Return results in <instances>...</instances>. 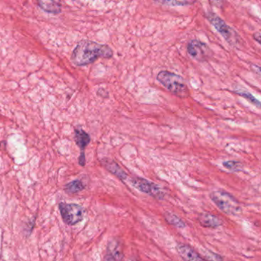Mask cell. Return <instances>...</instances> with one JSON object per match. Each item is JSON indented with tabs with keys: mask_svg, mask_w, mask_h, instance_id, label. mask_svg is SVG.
Returning a JSON list of instances; mask_svg holds the SVG:
<instances>
[{
	"mask_svg": "<svg viewBox=\"0 0 261 261\" xmlns=\"http://www.w3.org/2000/svg\"><path fill=\"white\" fill-rule=\"evenodd\" d=\"M114 51L111 47L90 40H83L77 44L73 51L71 60L77 66H85L95 62L99 58L111 59Z\"/></svg>",
	"mask_w": 261,
	"mask_h": 261,
	"instance_id": "1",
	"label": "cell"
},
{
	"mask_svg": "<svg viewBox=\"0 0 261 261\" xmlns=\"http://www.w3.org/2000/svg\"><path fill=\"white\" fill-rule=\"evenodd\" d=\"M156 80L171 94L186 98L189 95V88L181 76L169 71H161L156 76Z\"/></svg>",
	"mask_w": 261,
	"mask_h": 261,
	"instance_id": "2",
	"label": "cell"
},
{
	"mask_svg": "<svg viewBox=\"0 0 261 261\" xmlns=\"http://www.w3.org/2000/svg\"><path fill=\"white\" fill-rule=\"evenodd\" d=\"M210 197L217 207L227 215H237L241 212L238 200L227 192L215 191L211 193Z\"/></svg>",
	"mask_w": 261,
	"mask_h": 261,
	"instance_id": "3",
	"label": "cell"
},
{
	"mask_svg": "<svg viewBox=\"0 0 261 261\" xmlns=\"http://www.w3.org/2000/svg\"><path fill=\"white\" fill-rule=\"evenodd\" d=\"M207 20L213 25L214 28L222 36V37L232 46H238L241 42V38L236 31L229 27L221 17L213 12L207 14Z\"/></svg>",
	"mask_w": 261,
	"mask_h": 261,
	"instance_id": "4",
	"label": "cell"
},
{
	"mask_svg": "<svg viewBox=\"0 0 261 261\" xmlns=\"http://www.w3.org/2000/svg\"><path fill=\"white\" fill-rule=\"evenodd\" d=\"M187 53L198 62H204L212 56V51L207 44L198 39H192L187 45Z\"/></svg>",
	"mask_w": 261,
	"mask_h": 261,
	"instance_id": "5",
	"label": "cell"
},
{
	"mask_svg": "<svg viewBox=\"0 0 261 261\" xmlns=\"http://www.w3.org/2000/svg\"><path fill=\"white\" fill-rule=\"evenodd\" d=\"M63 221L73 225L80 222L84 217V210L81 206L74 204L62 203L59 206Z\"/></svg>",
	"mask_w": 261,
	"mask_h": 261,
	"instance_id": "6",
	"label": "cell"
},
{
	"mask_svg": "<svg viewBox=\"0 0 261 261\" xmlns=\"http://www.w3.org/2000/svg\"><path fill=\"white\" fill-rule=\"evenodd\" d=\"M130 181L134 188L143 193L152 195V197H155L158 199H162L164 197V194L155 183L151 182V181H148L145 178H140V177L132 178Z\"/></svg>",
	"mask_w": 261,
	"mask_h": 261,
	"instance_id": "7",
	"label": "cell"
},
{
	"mask_svg": "<svg viewBox=\"0 0 261 261\" xmlns=\"http://www.w3.org/2000/svg\"><path fill=\"white\" fill-rule=\"evenodd\" d=\"M123 257V247L120 241L114 240L110 242L105 261H122Z\"/></svg>",
	"mask_w": 261,
	"mask_h": 261,
	"instance_id": "8",
	"label": "cell"
},
{
	"mask_svg": "<svg viewBox=\"0 0 261 261\" xmlns=\"http://www.w3.org/2000/svg\"><path fill=\"white\" fill-rule=\"evenodd\" d=\"M77 146L82 149V156L80 157V164L84 166L85 164V154H84V149H85L87 146L91 142V137L89 134H87L85 130L82 129H75V137H74Z\"/></svg>",
	"mask_w": 261,
	"mask_h": 261,
	"instance_id": "9",
	"label": "cell"
},
{
	"mask_svg": "<svg viewBox=\"0 0 261 261\" xmlns=\"http://www.w3.org/2000/svg\"><path fill=\"white\" fill-rule=\"evenodd\" d=\"M177 250L184 261H204L192 247L186 244L177 246Z\"/></svg>",
	"mask_w": 261,
	"mask_h": 261,
	"instance_id": "10",
	"label": "cell"
},
{
	"mask_svg": "<svg viewBox=\"0 0 261 261\" xmlns=\"http://www.w3.org/2000/svg\"><path fill=\"white\" fill-rule=\"evenodd\" d=\"M198 221L201 226L208 228H216L222 224V221L218 217L206 212L199 215Z\"/></svg>",
	"mask_w": 261,
	"mask_h": 261,
	"instance_id": "11",
	"label": "cell"
},
{
	"mask_svg": "<svg viewBox=\"0 0 261 261\" xmlns=\"http://www.w3.org/2000/svg\"><path fill=\"white\" fill-rule=\"evenodd\" d=\"M102 162H103V166L106 167L108 171H110L111 173L114 174L122 181H124L127 178V175H126V172L121 169V167L116 162L108 160V159L103 160Z\"/></svg>",
	"mask_w": 261,
	"mask_h": 261,
	"instance_id": "12",
	"label": "cell"
},
{
	"mask_svg": "<svg viewBox=\"0 0 261 261\" xmlns=\"http://www.w3.org/2000/svg\"><path fill=\"white\" fill-rule=\"evenodd\" d=\"M166 221L171 225H173L174 227L177 228H184L186 227V224L179 217L175 215V214L171 213V212H166L164 215Z\"/></svg>",
	"mask_w": 261,
	"mask_h": 261,
	"instance_id": "13",
	"label": "cell"
},
{
	"mask_svg": "<svg viewBox=\"0 0 261 261\" xmlns=\"http://www.w3.org/2000/svg\"><path fill=\"white\" fill-rule=\"evenodd\" d=\"M39 7L50 13H59L61 12V7L59 4L54 1H40L39 2Z\"/></svg>",
	"mask_w": 261,
	"mask_h": 261,
	"instance_id": "14",
	"label": "cell"
},
{
	"mask_svg": "<svg viewBox=\"0 0 261 261\" xmlns=\"http://www.w3.org/2000/svg\"><path fill=\"white\" fill-rule=\"evenodd\" d=\"M234 93L244 97L246 100H248L250 103H251L252 105L257 107L258 108H260V101L257 100V99H256L253 94H250V92H247V91H235Z\"/></svg>",
	"mask_w": 261,
	"mask_h": 261,
	"instance_id": "15",
	"label": "cell"
},
{
	"mask_svg": "<svg viewBox=\"0 0 261 261\" xmlns=\"http://www.w3.org/2000/svg\"><path fill=\"white\" fill-rule=\"evenodd\" d=\"M223 166L228 170L233 171V172H239L242 170L243 166L239 162L237 161H226L223 163Z\"/></svg>",
	"mask_w": 261,
	"mask_h": 261,
	"instance_id": "16",
	"label": "cell"
},
{
	"mask_svg": "<svg viewBox=\"0 0 261 261\" xmlns=\"http://www.w3.org/2000/svg\"><path fill=\"white\" fill-rule=\"evenodd\" d=\"M158 3L165 4V5L171 6V7H182V6L194 4L195 2H193V1H162V2Z\"/></svg>",
	"mask_w": 261,
	"mask_h": 261,
	"instance_id": "17",
	"label": "cell"
},
{
	"mask_svg": "<svg viewBox=\"0 0 261 261\" xmlns=\"http://www.w3.org/2000/svg\"><path fill=\"white\" fill-rule=\"evenodd\" d=\"M67 189L71 192H77L79 191L82 190L84 189L83 184L82 181L76 180V181H72V182L69 183L67 186Z\"/></svg>",
	"mask_w": 261,
	"mask_h": 261,
	"instance_id": "18",
	"label": "cell"
},
{
	"mask_svg": "<svg viewBox=\"0 0 261 261\" xmlns=\"http://www.w3.org/2000/svg\"><path fill=\"white\" fill-rule=\"evenodd\" d=\"M253 39H255V40L256 41V42H258V43H260V33H259V32H257V33H255L254 34H253Z\"/></svg>",
	"mask_w": 261,
	"mask_h": 261,
	"instance_id": "19",
	"label": "cell"
}]
</instances>
